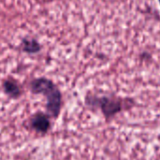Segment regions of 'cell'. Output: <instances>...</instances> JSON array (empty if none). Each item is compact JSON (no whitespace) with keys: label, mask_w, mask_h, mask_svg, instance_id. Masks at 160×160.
I'll return each instance as SVG.
<instances>
[{"label":"cell","mask_w":160,"mask_h":160,"mask_svg":"<svg viewBox=\"0 0 160 160\" xmlns=\"http://www.w3.org/2000/svg\"><path fill=\"white\" fill-rule=\"evenodd\" d=\"M84 103L89 109L99 111L108 123L119 113L128 111L136 105V101L132 98L120 97L113 94L98 95L95 93H88L84 98Z\"/></svg>","instance_id":"cell-1"},{"label":"cell","mask_w":160,"mask_h":160,"mask_svg":"<svg viewBox=\"0 0 160 160\" xmlns=\"http://www.w3.org/2000/svg\"><path fill=\"white\" fill-rule=\"evenodd\" d=\"M30 92L46 98V111L51 118L56 119L63 106V95L53 81L46 77L34 78L29 82Z\"/></svg>","instance_id":"cell-2"},{"label":"cell","mask_w":160,"mask_h":160,"mask_svg":"<svg viewBox=\"0 0 160 160\" xmlns=\"http://www.w3.org/2000/svg\"><path fill=\"white\" fill-rule=\"evenodd\" d=\"M28 126L30 129L36 131L40 135H45L51 129V116L46 112H37L28 121Z\"/></svg>","instance_id":"cell-3"},{"label":"cell","mask_w":160,"mask_h":160,"mask_svg":"<svg viewBox=\"0 0 160 160\" xmlns=\"http://www.w3.org/2000/svg\"><path fill=\"white\" fill-rule=\"evenodd\" d=\"M2 89L5 95L11 99H18L22 95L21 84L13 78H7L3 81Z\"/></svg>","instance_id":"cell-4"},{"label":"cell","mask_w":160,"mask_h":160,"mask_svg":"<svg viewBox=\"0 0 160 160\" xmlns=\"http://www.w3.org/2000/svg\"><path fill=\"white\" fill-rule=\"evenodd\" d=\"M22 52L30 55L38 54L42 50L41 43L35 38H23L20 44Z\"/></svg>","instance_id":"cell-5"},{"label":"cell","mask_w":160,"mask_h":160,"mask_svg":"<svg viewBox=\"0 0 160 160\" xmlns=\"http://www.w3.org/2000/svg\"><path fill=\"white\" fill-rule=\"evenodd\" d=\"M158 3H159V5H160V0H158Z\"/></svg>","instance_id":"cell-6"}]
</instances>
